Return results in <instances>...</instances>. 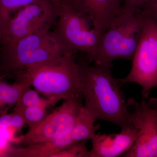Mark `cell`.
Wrapping results in <instances>:
<instances>
[{
	"label": "cell",
	"instance_id": "5b68a950",
	"mask_svg": "<svg viewBox=\"0 0 157 157\" xmlns=\"http://www.w3.org/2000/svg\"><path fill=\"white\" fill-rule=\"evenodd\" d=\"M142 29L139 43L128 76L118 79L121 84L135 83L142 88V97L148 99L151 90L157 88V20L140 11Z\"/></svg>",
	"mask_w": 157,
	"mask_h": 157
},
{
	"label": "cell",
	"instance_id": "9c48e42d",
	"mask_svg": "<svg viewBox=\"0 0 157 157\" xmlns=\"http://www.w3.org/2000/svg\"><path fill=\"white\" fill-rule=\"evenodd\" d=\"M146 100L137 102L130 98L127 101L128 106L133 108L132 112H129V121L137 131V138L123 157L155 156L157 150V109Z\"/></svg>",
	"mask_w": 157,
	"mask_h": 157
},
{
	"label": "cell",
	"instance_id": "2e32d148",
	"mask_svg": "<svg viewBox=\"0 0 157 157\" xmlns=\"http://www.w3.org/2000/svg\"><path fill=\"white\" fill-rule=\"evenodd\" d=\"M10 118L11 113L0 117V136L7 141H13L15 132L10 125Z\"/></svg>",
	"mask_w": 157,
	"mask_h": 157
},
{
	"label": "cell",
	"instance_id": "6da1fadb",
	"mask_svg": "<svg viewBox=\"0 0 157 157\" xmlns=\"http://www.w3.org/2000/svg\"><path fill=\"white\" fill-rule=\"evenodd\" d=\"M78 66L85 108L97 121L110 122L121 129L132 127L121 84L111 73L112 65L82 63Z\"/></svg>",
	"mask_w": 157,
	"mask_h": 157
},
{
	"label": "cell",
	"instance_id": "9a60e30c",
	"mask_svg": "<svg viewBox=\"0 0 157 157\" xmlns=\"http://www.w3.org/2000/svg\"><path fill=\"white\" fill-rule=\"evenodd\" d=\"M86 143V140L76 142L59 152L54 157H90V151Z\"/></svg>",
	"mask_w": 157,
	"mask_h": 157
},
{
	"label": "cell",
	"instance_id": "30bf717a",
	"mask_svg": "<svg viewBox=\"0 0 157 157\" xmlns=\"http://www.w3.org/2000/svg\"><path fill=\"white\" fill-rule=\"evenodd\" d=\"M67 3L88 17L101 34L123 10V0H68Z\"/></svg>",
	"mask_w": 157,
	"mask_h": 157
},
{
	"label": "cell",
	"instance_id": "8992f818",
	"mask_svg": "<svg viewBox=\"0 0 157 157\" xmlns=\"http://www.w3.org/2000/svg\"><path fill=\"white\" fill-rule=\"evenodd\" d=\"M58 21L54 34L66 50L87 54L91 61L97 52L101 34L88 17L67 3H55Z\"/></svg>",
	"mask_w": 157,
	"mask_h": 157
},
{
	"label": "cell",
	"instance_id": "7c38bea8",
	"mask_svg": "<svg viewBox=\"0 0 157 157\" xmlns=\"http://www.w3.org/2000/svg\"><path fill=\"white\" fill-rule=\"evenodd\" d=\"M45 0H0L1 40L14 11L31 4L42 2Z\"/></svg>",
	"mask_w": 157,
	"mask_h": 157
},
{
	"label": "cell",
	"instance_id": "277c9868",
	"mask_svg": "<svg viewBox=\"0 0 157 157\" xmlns=\"http://www.w3.org/2000/svg\"><path fill=\"white\" fill-rule=\"evenodd\" d=\"M142 17L124 9L102 34L94 56L95 64L112 65L116 59L132 61L140 40Z\"/></svg>",
	"mask_w": 157,
	"mask_h": 157
},
{
	"label": "cell",
	"instance_id": "44dd1931",
	"mask_svg": "<svg viewBox=\"0 0 157 157\" xmlns=\"http://www.w3.org/2000/svg\"><path fill=\"white\" fill-rule=\"evenodd\" d=\"M148 103L151 106L157 109V99L156 98H152L148 101Z\"/></svg>",
	"mask_w": 157,
	"mask_h": 157
},
{
	"label": "cell",
	"instance_id": "ffe728a7",
	"mask_svg": "<svg viewBox=\"0 0 157 157\" xmlns=\"http://www.w3.org/2000/svg\"><path fill=\"white\" fill-rule=\"evenodd\" d=\"M9 109L5 106L0 94V117L7 114Z\"/></svg>",
	"mask_w": 157,
	"mask_h": 157
},
{
	"label": "cell",
	"instance_id": "3957f363",
	"mask_svg": "<svg viewBox=\"0 0 157 157\" xmlns=\"http://www.w3.org/2000/svg\"><path fill=\"white\" fill-rule=\"evenodd\" d=\"M0 51V71L4 73L0 78H2L8 75L16 77L30 68L53 63L69 51L65 49L53 32L44 30Z\"/></svg>",
	"mask_w": 157,
	"mask_h": 157
},
{
	"label": "cell",
	"instance_id": "603a6c76",
	"mask_svg": "<svg viewBox=\"0 0 157 157\" xmlns=\"http://www.w3.org/2000/svg\"><path fill=\"white\" fill-rule=\"evenodd\" d=\"M155 157H157V150L156 151V152L155 155Z\"/></svg>",
	"mask_w": 157,
	"mask_h": 157
},
{
	"label": "cell",
	"instance_id": "ba28073f",
	"mask_svg": "<svg viewBox=\"0 0 157 157\" xmlns=\"http://www.w3.org/2000/svg\"><path fill=\"white\" fill-rule=\"evenodd\" d=\"M81 96L65 100L42 121L13 140L26 146L56 140L67 135L73 129L82 106Z\"/></svg>",
	"mask_w": 157,
	"mask_h": 157
},
{
	"label": "cell",
	"instance_id": "8fae6325",
	"mask_svg": "<svg viewBox=\"0 0 157 157\" xmlns=\"http://www.w3.org/2000/svg\"><path fill=\"white\" fill-rule=\"evenodd\" d=\"M137 138V131L133 126L121 129L117 134H96L91 140L90 157L124 155L132 148Z\"/></svg>",
	"mask_w": 157,
	"mask_h": 157
},
{
	"label": "cell",
	"instance_id": "7a4b0ae2",
	"mask_svg": "<svg viewBox=\"0 0 157 157\" xmlns=\"http://www.w3.org/2000/svg\"><path fill=\"white\" fill-rule=\"evenodd\" d=\"M73 53L66 52L56 61L30 68L17 76L24 77L52 105L61 100L82 95L78 63Z\"/></svg>",
	"mask_w": 157,
	"mask_h": 157
},
{
	"label": "cell",
	"instance_id": "e0dca14e",
	"mask_svg": "<svg viewBox=\"0 0 157 157\" xmlns=\"http://www.w3.org/2000/svg\"><path fill=\"white\" fill-rule=\"evenodd\" d=\"M153 0H123L124 9L137 12Z\"/></svg>",
	"mask_w": 157,
	"mask_h": 157
},
{
	"label": "cell",
	"instance_id": "7402d4cb",
	"mask_svg": "<svg viewBox=\"0 0 157 157\" xmlns=\"http://www.w3.org/2000/svg\"><path fill=\"white\" fill-rule=\"evenodd\" d=\"M52 2H53L54 3H67L68 0H50Z\"/></svg>",
	"mask_w": 157,
	"mask_h": 157
},
{
	"label": "cell",
	"instance_id": "cb8c5ba5",
	"mask_svg": "<svg viewBox=\"0 0 157 157\" xmlns=\"http://www.w3.org/2000/svg\"><path fill=\"white\" fill-rule=\"evenodd\" d=\"M0 39H1V29H0Z\"/></svg>",
	"mask_w": 157,
	"mask_h": 157
},
{
	"label": "cell",
	"instance_id": "5bb4252c",
	"mask_svg": "<svg viewBox=\"0 0 157 157\" xmlns=\"http://www.w3.org/2000/svg\"><path fill=\"white\" fill-rule=\"evenodd\" d=\"M47 107L42 106H32L26 107L18 112L22 116L29 128H33L42 121L47 115Z\"/></svg>",
	"mask_w": 157,
	"mask_h": 157
},
{
	"label": "cell",
	"instance_id": "d6986e66",
	"mask_svg": "<svg viewBox=\"0 0 157 157\" xmlns=\"http://www.w3.org/2000/svg\"><path fill=\"white\" fill-rule=\"evenodd\" d=\"M140 10L144 14L157 20V0H153Z\"/></svg>",
	"mask_w": 157,
	"mask_h": 157
},
{
	"label": "cell",
	"instance_id": "ac0fdd59",
	"mask_svg": "<svg viewBox=\"0 0 157 157\" xmlns=\"http://www.w3.org/2000/svg\"><path fill=\"white\" fill-rule=\"evenodd\" d=\"M10 125L15 132H18L23 128L26 123L22 116L18 113L14 112L11 113Z\"/></svg>",
	"mask_w": 157,
	"mask_h": 157
},
{
	"label": "cell",
	"instance_id": "52a82bcc",
	"mask_svg": "<svg viewBox=\"0 0 157 157\" xmlns=\"http://www.w3.org/2000/svg\"><path fill=\"white\" fill-rule=\"evenodd\" d=\"M57 18L56 5L50 0L21 8L9 21L0 40V50L7 49L21 39L40 31L50 30Z\"/></svg>",
	"mask_w": 157,
	"mask_h": 157
},
{
	"label": "cell",
	"instance_id": "4fadbf2b",
	"mask_svg": "<svg viewBox=\"0 0 157 157\" xmlns=\"http://www.w3.org/2000/svg\"><path fill=\"white\" fill-rule=\"evenodd\" d=\"M29 82L22 89L13 111L18 112L23 109L32 106H42L48 107L52 106V103L46 98H41L36 90L32 89Z\"/></svg>",
	"mask_w": 157,
	"mask_h": 157
}]
</instances>
